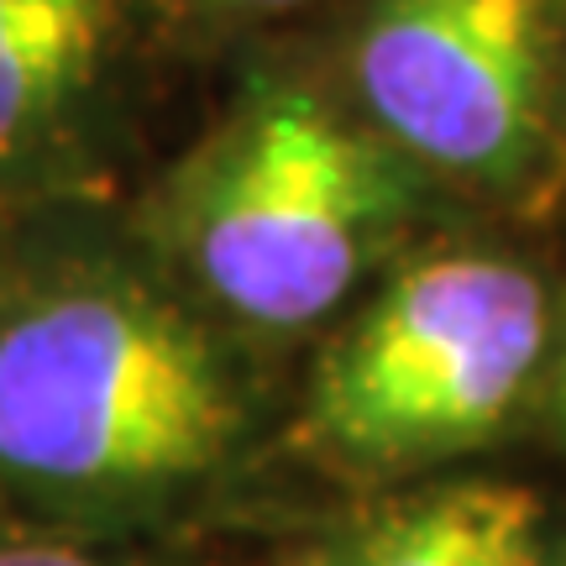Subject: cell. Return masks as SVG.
Wrapping results in <instances>:
<instances>
[{
    "label": "cell",
    "mask_w": 566,
    "mask_h": 566,
    "mask_svg": "<svg viewBox=\"0 0 566 566\" xmlns=\"http://www.w3.org/2000/svg\"><path fill=\"white\" fill-rule=\"evenodd\" d=\"M6 226V221H0ZM0 231V478L53 504H132L205 478L247 394L210 310L153 252Z\"/></svg>",
    "instance_id": "cell-1"
},
{
    "label": "cell",
    "mask_w": 566,
    "mask_h": 566,
    "mask_svg": "<svg viewBox=\"0 0 566 566\" xmlns=\"http://www.w3.org/2000/svg\"><path fill=\"white\" fill-rule=\"evenodd\" d=\"M424 174L315 74L263 63L147 205V252L231 325L331 321L420 216Z\"/></svg>",
    "instance_id": "cell-2"
},
{
    "label": "cell",
    "mask_w": 566,
    "mask_h": 566,
    "mask_svg": "<svg viewBox=\"0 0 566 566\" xmlns=\"http://www.w3.org/2000/svg\"><path fill=\"white\" fill-rule=\"evenodd\" d=\"M168 32L163 0H0V216L80 200Z\"/></svg>",
    "instance_id": "cell-5"
},
{
    "label": "cell",
    "mask_w": 566,
    "mask_h": 566,
    "mask_svg": "<svg viewBox=\"0 0 566 566\" xmlns=\"http://www.w3.org/2000/svg\"><path fill=\"white\" fill-rule=\"evenodd\" d=\"M342 95L424 179L525 200L566 122V0H363Z\"/></svg>",
    "instance_id": "cell-4"
},
{
    "label": "cell",
    "mask_w": 566,
    "mask_h": 566,
    "mask_svg": "<svg viewBox=\"0 0 566 566\" xmlns=\"http://www.w3.org/2000/svg\"><path fill=\"white\" fill-rule=\"evenodd\" d=\"M0 221H6V216H0Z\"/></svg>",
    "instance_id": "cell-10"
},
{
    "label": "cell",
    "mask_w": 566,
    "mask_h": 566,
    "mask_svg": "<svg viewBox=\"0 0 566 566\" xmlns=\"http://www.w3.org/2000/svg\"><path fill=\"white\" fill-rule=\"evenodd\" d=\"M0 566H116V562L74 546H53V541H17V546H0Z\"/></svg>",
    "instance_id": "cell-8"
},
{
    "label": "cell",
    "mask_w": 566,
    "mask_h": 566,
    "mask_svg": "<svg viewBox=\"0 0 566 566\" xmlns=\"http://www.w3.org/2000/svg\"><path fill=\"white\" fill-rule=\"evenodd\" d=\"M336 566H541V504L514 483H446L373 514Z\"/></svg>",
    "instance_id": "cell-6"
},
{
    "label": "cell",
    "mask_w": 566,
    "mask_h": 566,
    "mask_svg": "<svg viewBox=\"0 0 566 566\" xmlns=\"http://www.w3.org/2000/svg\"><path fill=\"white\" fill-rule=\"evenodd\" d=\"M562 420H566V357H562Z\"/></svg>",
    "instance_id": "cell-9"
},
{
    "label": "cell",
    "mask_w": 566,
    "mask_h": 566,
    "mask_svg": "<svg viewBox=\"0 0 566 566\" xmlns=\"http://www.w3.org/2000/svg\"><path fill=\"white\" fill-rule=\"evenodd\" d=\"M551 300L535 268L446 247L394 268L310 378V430L346 462L405 467L483 446L541 378Z\"/></svg>",
    "instance_id": "cell-3"
},
{
    "label": "cell",
    "mask_w": 566,
    "mask_h": 566,
    "mask_svg": "<svg viewBox=\"0 0 566 566\" xmlns=\"http://www.w3.org/2000/svg\"><path fill=\"white\" fill-rule=\"evenodd\" d=\"M310 0H163L168 11V27H184V21H268V17H289V11H304Z\"/></svg>",
    "instance_id": "cell-7"
}]
</instances>
